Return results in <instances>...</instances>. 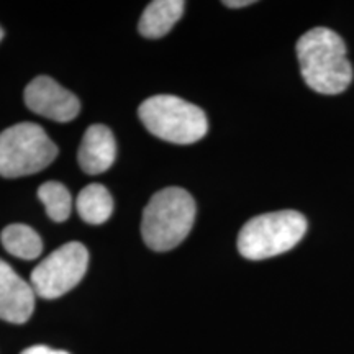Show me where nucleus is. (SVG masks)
I'll list each match as a JSON object with an SVG mask.
<instances>
[{
    "instance_id": "0eeeda50",
    "label": "nucleus",
    "mask_w": 354,
    "mask_h": 354,
    "mask_svg": "<svg viewBox=\"0 0 354 354\" xmlns=\"http://www.w3.org/2000/svg\"><path fill=\"white\" fill-rule=\"evenodd\" d=\"M25 104L35 113L59 123L74 120L81 110L77 97L48 76L33 79L26 86Z\"/></svg>"
},
{
    "instance_id": "6e6552de",
    "label": "nucleus",
    "mask_w": 354,
    "mask_h": 354,
    "mask_svg": "<svg viewBox=\"0 0 354 354\" xmlns=\"http://www.w3.org/2000/svg\"><path fill=\"white\" fill-rule=\"evenodd\" d=\"M35 290L19 274L0 259V320L25 323L35 310Z\"/></svg>"
},
{
    "instance_id": "1a4fd4ad",
    "label": "nucleus",
    "mask_w": 354,
    "mask_h": 354,
    "mask_svg": "<svg viewBox=\"0 0 354 354\" xmlns=\"http://www.w3.org/2000/svg\"><path fill=\"white\" fill-rule=\"evenodd\" d=\"M117 158V143L113 133L105 125H92L84 133L77 159L87 174H102L112 167Z\"/></svg>"
},
{
    "instance_id": "4468645a",
    "label": "nucleus",
    "mask_w": 354,
    "mask_h": 354,
    "mask_svg": "<svg viewBox=\"0 0 354 354\" xmlns=\"http://www.w3.org/2000/svg\"><path fill=\"white\" fill-rule=\"evenodd\" d=\"M21 354H69L66 351H59V349H53L48 346H43V344H38V346H30L26 348Z\"/></svg>"
},
{
    "instance_id": "7ed1b4c3",
    "label": "nucleus",
    "mask_w": 354,
    "mask_h": 354,
    "mask_svg": "<svg viewBox=\"0 0 354 354\" xmlns=\"http://www.w3.org/2000/svg\"><path fill=\"white\" fill-rule=\"evenodd\" d=\"M307 218L295 210L271 212L251 218L238 234L243 258L261 261L287 253L307 233Z\"/></svg>"
},
{
    "instance_id": "20e7f679",
    "label": "nucleus",
    "mask_w": 354,
    "mask_h": 354,
    "mask_svg": "<svg viewBox=\"0 0 354 354\" xmlns=\"http://www.w3.org/2000/svg\"><path fill=\"white\" fill-rule=\"evenodd\" d=\"M140 120L158 138L176 145H192L209 131L205 112L176 95H154L138 109Z\"/></svg>"
},
{
    "instance_id": "f8f14e48",
    "label": "nucleus",
    "mask_w": 354,
    "mask_h": 354,
    "mask_svg": "<svg viewBox=\"0 0 354 354\" xmlns=\"http://www.w3.org/2000/svg\"><path fill=\"white\" fill-rule=\"evenodd\" d=\"M0 241H2L7 253L20 259H35L43 251L41 238L28 225H8V227L3 228L2 234H0Z\"/></svg>"
},
{
    "instance_id": "f257e3e1",
    "label": "nucleus",
    "mask_w": 354,
    "mask_h": 354,
    "mask_svg": "<svg viewBox=\"0 0 354 354\" xmlns=\"http://www.w3.org/2000/svg\"><path fill=\"white\" fill-rule=\"evenodd\" d=\"M300 73L307 86L323 95H338L353 82L346 44L330 28L308 30L297 41Z\"/></svg>"
},
{
    "instance_id": "ddd939ff",
    "label": "nucleus",
    "mask_w": 354,
    "mask_h": 354,
    "mask_svg": "<svg viewBox=\"0 0 354 354\" xmlns=\"http://www.w3.org/2000/svg\"><path fill=\"white\" fill-rule=\"evenodd\" d=\"M38 198L46 209L48 216L53 221H66L71 215V209H73V198H71L69 190L66 185L61 183H44L39 185L38 189Z\"/></svg>"
},
{
    "instance_id": "39448f33",
    "label": "nucleus",
    "mask_w": 354,
    "mask_h": 354,
    "mask_svg": "<svg viewBox=\"0 0 354 354\" xmlns=\"http://www.w3.org/2000/svg\"><path fill=\"white\" fill-rule=\"evenodd\" d=\"M57 156V146L35 123H17L0 133V176L24 177L46 169Z\"/></svg>"
},
{
    "instance_id": "f03ea898",
    "label": "nucleus",
    "mask_w": 354,
    "mask_h": 354,
    "mask_svg": "<svg viewBox=\"0 0 354 354\" xmlns=\"http://www.w3.org/2000/svg\"><path fill=\"white\" fill-rule=\"evenodd\" d=\"M196 221V202L187 190L167 187L149 198L141 220V234L153 251H169L189 236Z\"/></svg>"
},
{
    "instance_id": "dca6fc26",
    "label": "nucleus",
    "mask_w": 354,
    "mask_h": 354,
    "mask_svg": "<svg viewBox=\"0 0 354 354\" xmlns=\"http://www.w3.org/2000/svg\"><path fill=\"white\" fill-rule=\"evenodd\" d=\"M2 38H3V30L0 28V39H2Z\"/></svg>"
},
{
    "instance_id": "423d86ee",
    "label": "nucleus",
    "mask_w": 354,
    "mask_h": 354,
    "mask_svg": "<svg viewBox=\"0 0 354 354\" xmlns=\"http://www.w3.org/2000/svg\"><path fill=\"white\" fill-rule=\"evenodd\" d=\"M88 253L82 243L69 241L44 258L32 272L35 294L43 299H57L73 290L86 276Z\"/></svg>"
},
{
    "instance_id": "9b49d317",
    "label": "nucleus",
    "mask_w": 354,
    "mask_h": 354,
    "mask_svg": "<svg viewBox=\"0 0 354 354\" xmlns=\"http://www.w3.org/2000/svg\"><path fill=\"white\" fill-rule=\"evenodd\" d=\"M76 209L84 221L91 225H102L112 215L113 198L107 187L100 184H91L79 192Z\"/></svg>"
},
{
    "instance_id": "2eb2a0df",
    "label": "nucleus",
    "mask_w": 354,
    "mask_h": 354,
    "mask_svg": "<svg viewBox=\"0 0 354 354\" xmlns=\"http://www.w3.org/2000/svg\"><path fill=\"white\" fill-rule=\"evenodd\" d=\"M251 3H254L253 0H236V2H234V0H232V2H230V0H227V2H223V6L232 7V8H240V7L251 6Z\"/></svg>"
},
{
    "instance_id": "9d476101",
    "label": "nucleus",
    "mask_w": 354,
    "mask_h": 354,
    "mask_svg": "<svg viewBox=\"0 0 354 354\" xmlns=\"http://www.w3.org/2000/svg\"><path fill=\"white\" fill-rule=\"evenodd\" d=\"M185 3L183 0H154L145 8L138 30L145 38H161L172 30L183 17Z\"/></svg>"
}]
</instances>
